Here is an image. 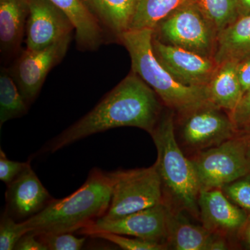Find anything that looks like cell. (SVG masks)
<instances>
[{
    "instance_id": "cell-21",
    "label": "cell",
    "mask_w": 250,
    "mask_h": 250,
    "mask_svg": "<svg viewBox=\"0 0 250 250\" xmlns=\"http://www.w3.org/2000/svg\"><path fill=\"white\" fill-rule=\"evenodd\" d=\"M196 0H136L129 29L154 30L163 20L184 5Z\"/></svg>"
},
{
    "instance_id": "cell-19",
    "label": "cell",
    "mask_w": 250,
    "mask_h": 250,
    "mask_svg": "<svg viewBox=\"0 0 250 250\" xmlns=\"http://www.w3.org/2000/svg\"><path fill=\"white\" fill-rule=\"evenodd\" d=\"M106 34L119 40L129 29L136 0H83Z\"/></svg>"
},
{
    "instance_id": "cell-11",
    "label": "cell",
    "mask_w": 250,
    "mask_h": 250,
    "mask_svg": "<svg viewBox=\"0 0 250 250\" xmlns=\"http://www.w3.org/2000/svg\"><path fill=\"white\" fill-rule=\"evenodd\" d=\"M152 49L161 65L177 82L188 86H207L218 67L213 59L164 43L154 36Z\"/></svg>"
},
{
    "instance_id": "cell-33",
    "label": "cell",
    "mask_w": 250,
    "mask_h": 250,
    "mask_svg": "<svg viewBox=\"0 0 250 250\" xmlns=\"http://www.w3.org/2000/svg\"><path fill=\"white\" fill-rule=\"evenodd\" d=\"M250 130V129H248ZM246 137V156L248 159V166H249L250 174V131L248 134H245Z\"/></svg>"
},
{
    "instance_id": "cell-26",
    "label": "cell",
    "mask_w": 250,
    "mask_h": 250,
    "mask_svg": "<svg viewBox=\"0 0 250 250\" xmlns=\"http://www.w3.org/2000/svg\"><path fill=\"white\" fill-rule=\"evenodd\" d=\"M48 250H79L84 245L85 237L78 238L72 233L36 235Z\"/></svg>"
},
{
    "instance_id": "cell-6",
    "label": "cell",
    "mask_w": 250,
    "mask_h": 250,
    "mask_svg": "<svg viewBox=\"0 0 250 250\" xmlns=\"http://www.w3.org/2000/svg\"><path fill=\"white\" fill-rule=\"evenodd\" d=\"M218 32L196 3L184 5L159 23L153 36L168 45L177 46L213 59Z\"/></svg>"
},
{
    "instance_id": "cell-8",
    "label": "cell",
    "mask_w": 250,
    "mask_h": 250,
    "mask_svg": "<svg viewBox=\"0 0 250 250\" xmlns=\"http://www.w3.org/2000/svg\"><path fill=\"white\" fill-rule=\"evenodd\" d=\"M181 116L180 139L195 154L218 146L238 134L229 113L210 103Z\"/></svg>"
},
{
    "instance_id": "cell-27",
    "label": "cell",
    "mask_w": 250,
    "mask_h": 250,
    "mask_svg": "<svg viewBox=\"0 0 250 250\" xmlns=\"http://www.w3.org/2000/svg\"><path fill=\"white\" fill-rule=\"evenodd\" d=\"M227 197L243 209L250 211V181L243 178L222 188Z\"/></svg>"
},
{
    "instance_id": "cell-31",
    "label": "cell",
    "mask_w": 250,
    "mask_h": 250,
    "mask_svg": "<svg viewBox=\"0 0 250 250\" xmlns=\"http://www.w3.org/2000/svg\"><path fill=\"white\" fill-rule=\"evenodd\" d=\"M237 73L245 95L250 90V57L237 63Z\"/></svg>"
},
{
    "instance_id": "cell-34",
    "label": "cell",
    "mask_w": 250,
    "mask_h": 250,
    "mask_svg": "<svg viewBox=\"0 0 250 250\" xmlns=\"http://www.w3.org/2000/svg\"><path fill=\"white\" fill-rule=\"evenodd\" d=\"M245 235L248 244L250 246V218L247 220L246 225H245Z\"/></svg>"
},
{
    "instance_id": "cell-2",
    "label": "cell",
    "mask_w": 250,
    "mask_h": 250,
    "mask_svg": "<svg viewBox=\"0 0 250 250\" xmlns=\"http://www.w3.org/2000/svg\"><path fill=\"white\" fill-rule=\"evenodd\" d=\"M111 194L110 172L94 168L76 191L52 199L39 213L21 223L27 232L36 235L77 232L106 214Z\"/></svg>"
},
{
    "instance_id": "cell-29",
    "label": "cell",
    "mask_w": 250,
    "mask_h": 250,
    "mask_svg": "<svg viewBox=\"0 0 250 250\" xmlns=\"http://www.w3.org/2000/svg\"><path fill=\"white\" fill-rule=\"evenodd\" d=\"M238 131L250 128V90L247 92L241 103L232 113L230 114Z\"/></svg>"
},
{
    "instance_id": "cell-13",
    "label": "cell",
    "mask_w": 250,
    "mask_h": 250,
    "mask_svg": "<svg viewBox=\"0 0 250 250\" xmlns=\"http://www.w3.org/2000/svg\"><path fill=\"white\" fill-rule=\"evenodd\" d=\"M4 213L18 222L39 213L53 199L33 170L31 164L7 187Z\"/></svg>"
},
{
    "instance_id": "cell-18",
    "label": "cell",
    "mask_w": 250,
    "mask_h": 250,
    "mask_svg": "<svg viewBox=\"0 0 250 250\" xmlns=\"http://www.w3.org/2000/svg\"><path fill=\"white\" fill-rule=\"evenodd\" d=\"M208 102L229 114L238 107L244 93L238 73L237 62H228L218 65L207 85Z\"/></svg>"
},
{
    "instance_id": "cell-9",
    "label": "cell",
    "mask_w": 250,
    "mask_h": 250,
    "mask_svg": "<svg viewBox=\"0 0 250 250\" xmlns=\"http://www.w3.org/2000/svg\"><path fill=\"white\" fill-rule=\"evenodd\" d=\"M170 211V206L164 202L121 218L102 217L77 232L90 237L98 233H116L167 245Z\"/></svg>"
},
{
    "instance_id": "cell-28",
    "label": "cell",
    "mask_w": 250,
    "mask_h": 250,
    "mask_svg": "<svg viewBox=\"0 0 250 250\" xmlns=\"http://www.w3.org/2000/svg\"><path fill=\"white\" fill-rule=\"evenodd\" d=\"M30 164V159L27 162L10 160L4 151L0 149V180L6 185H9Z\"/></svg>"
},
{
    "instance_id": "cell-5",
    "label": "cell",
    "mask_w": 250,
    "mask_h": 250,
    "mask_svg": "<svg viewBox=\"0 0 250 250\" xmlns=\"http://www.w3.org/2000/svg\"><path fill=\"white\" fill-rule=\"evenodd\" d=\"M111 202L104 218L115 219L164 202L162 182L155 165L110 172Z\"/></svg>"
},
{
    "instance_id": "cell-7",
    "label": "cell",
    "mask_w": 250,
    "mask_h": 250,
    "mask_svg": "<svg viewBox=\"0 0 250 250\" xmlns=\"http://www.w3.org/2000/svg\"><path fill=\"white\" fill-rule=\"evenodd\" d=\"M200 188H223L250 174L245 134L209 149L195 153L190 158Z\"/></svg>"
},
{
    "instance_id": "cell-20",
    "label": "cell",
    "mask_w": 250,
    "mask_h": 250,
    "mask_svg": "<svg viewBox=\"0 0 250 250\" xmlns=\"http://www.w3.org/2000/svg\"><path fill=\"white\" fill-rule=\"evenodd\" d=\"M218 236L205 227L193 225L178 213L170 211L167 243H170L174 250H211Z\"/></svg>"
},
{
    "instance_id": "cell-15",
    "label": "cell",
    "mask_w": 250,
    "mask_h": 250,
    "mask_svg": "<svg viewBox=\"0 0 250 250\" xmlns=\"http://www.w3.org/2000/svg\"><path fill=\"white\" fill-rule=\"evenodd\" d=\"M70 19L80 50H97L104 41V29L83 0H50Z\"/></svg>"
},
{
    "instance_id": "cell-14",
    "label": "cell",
    "mask_w": 250,
    "mask_h": 250,
    "mask_svg": "<svg viewBox=\"0 0 250 250\" xmlns=\"http://www.w3.org/2000/svg\"><path fill=\"white\" fill-rule=\"evenodd\" d=\"M198 207L203 226L219 236L241 229L248 220L243 210L225 195L222 188L200 190Z\"/></svg>"
},
{
    "instance_id": "cell-22",
    "label": "cell",
    "mask_w": 250,
    "mask_h": 250,
    "mask_svg": "<svg viewBox=\"0 0 250 250\" xmlns=\"http://www.w3.org/2000/svg\"><path fill=\"white\" fill-rule=\"evenodd\" d=\"M27 104L20 92L10 70L1 67L0 72V126L27 113Z\"/></svg>"
},
{
    "instance_id": "cell-16",
    "label": "cell",
    "mask_w": 250,
    "mask_h": 250,
    "mask_svg": "<svg viewBox=\"0 0 250 250\" xmlns=\"http://www.w3.org/2000/svg\"><path fill=\"white\" fill-rule=\"evenodd\" d=\"M29 15V0H0V50L16 55L21 49Z\"/></svg>"
},
{
    "instance_id": "cell-30",
    "label": "cell",
    "mask_w": 250,
    "mask_h": 250,
    "mask_svg": "<svg viewBox=\"0 0 250 250\" xmlns=\"http://www.w3.org/2000/svg\"><path fill=\"white\" fill-rule=\"evenodd\" d=\"M14 250H48L36 236L35 233L28 231L24 233L16 243Z\"/></svg>"
},
{
    "instance_id": "cell-32",
    "label": "cell",
    "mask_w": 250,
    "mask_h": 250,
    "mask_svg": "<svg viewBox=\"0 0 250 250\" xmlns=\"http://www.w3.org/2000/svg\"><path fill=\"white\" fill-rule=\"evenodd\" d=\"M238 11L239 17L250 16V0H238Z\"/></svg>"
},
{
    "instance_id": "cell-1",
    "label": "cell",
    "mask_w": 250,
    "mask_h": 250,
    "mask_svg": "<svg viewBox=\"0 0 250 250\" xmlns=\"http://www.w3.org/2000/svg\"><path fill=\"white\" fill-rule=\"evenodd\" d=\"M159 99L132 72L91 111L47 143L42 152L54 153L91 135L122 126H134L150 134L162 114Z\"/></svg>"
},
{
    "instance_id": "cell-23",
    "label": "cell",
    "mask_w": 250,
    "mask_h": 250,
    "mask_svg": "<svg viewBox=\"0 0 250 250\" xmlns=\"http://www.w3.org/2000/svg\"><path fill=\"white\" fill-rule=\"evenodd\" d=\"M195 3L218 33L239 17L238 0H196Z\"/></svg>"
},
{
    "instance_id": "cell-10",
    "label": "cell",
    "mask_w": 250,
    "mask_h": 250,
    "mask_svg": "<svg viewBox=\"0 0 250 250\" xmlns=\"http://www.w3.org/2000/svg\"><path fill=\"white\" fill-rule=\"evenodd\" d=\"M70 41L71 35L45 48L26 49L18 57L10 72L29 106L40 93L49 72L65 57Z\"/></svg>"
},
{
    "instance_id": "cell-17",
    "label": "cell",
    "mask_w": 250,
    "mask_h": 250,
    "mask_svg": "<svg viewBox=\"0 0 250 250\" xmlns=\"http://www.w3.org/2000/svg\"><path fill=\"white\" fill-rule=\"evenodd\" d=\"M250 57V15L238 17L218 33L214 59L217 65Z\"/></svg>"
},
{
    "instance_id": "cell-3",
    "label": "cell",
    "mask_w": 250,
    "mask_h": 250,
    "mask_svg": "<svg viewBox=\"0 0 250 250\" xmlns=\"http://www.w3.org/2000/svg\"><path fill=\"white\" fill-rule=\"evenodd\" d=\"M153 34L152 29H129L120 36L119 41L129 52L132 72L155 92L167 107L180 116L209 103L207 85L182 84L161 65L153 52Z\"/></svg>"
},
{
    "instance_id": "cell-24",
    "label": "cell",
    "mask_w": 250,
    "mask_h": 250,
    "mask_svg": "<svg viewBox=\"0 0 250 250\" xmlns=\"http://www.w3.org/2000/svg\"><path fill=\"white\" fill-rule=\"evenodd\" d=\"M91 238H100L114 243L125 250H164L167 249V245L142 238H136L111 233H95Z\"/></svg>"
},
{
    "instance_id": "cell-25",
    "label": "cell",
    "mask_w": 250,
    "mask_h": 250,
    "mask_svg": "<svg viewBox=\"0 0 250 250\" xmlns=\"http://www.w3.org/2000/svg\"><path fill=\"white\" fill-rule=\"evenodd\" d=\"M26 233L21 222L3 213L0 222V250H14L17 242Z\"/></svg>"
},
{
    "instance_id": "cell-12",
    "label": "cell",
    "mask_w": 250,
    "mask_h": 250,
    "mask_svg": "<svg viewBox=\"0 0 250 250\" xmlns=\"http://www.w3.org/2000/svg\"><path fill=\"white\" fill-rule=\"evenodd\" d=\"M75 29L66 15L50 0H29L26 49L39 50L71 35Z\"/></svg>"
},
{
    "instance_id": "cell-4",
    "label": "cell",
    "mask_w": 250,
    "mask_h": 250,
    "mask_svg": "<svg viewBox=\"0 0 250 250\" xmlns=\"http://www.w3.org/2000/svg\"><path fill=\"white\" fill-rule=\"evenodd\" d=\"M157 150L155 163L163 188L176 205L199 218L200 186L191 161L176 139L173 111L161 114L150 134Z\"/></svg>"
}]
</instances>
